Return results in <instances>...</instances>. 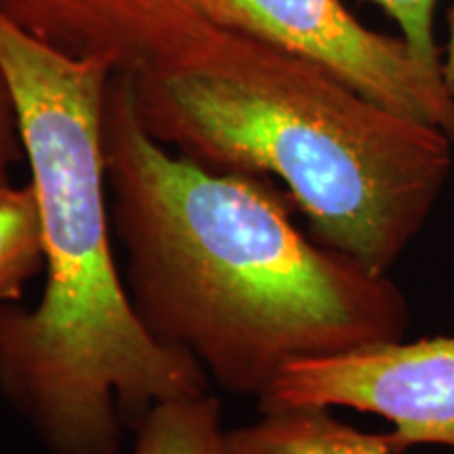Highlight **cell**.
Listing matches in <instances>:
<instances>
[{
	"instance_id": "6da1fadb",
	"label": "cell",
	"mask_w": 454,
	"mask_h": 454,
	"mask_svg": "<svg viewBox=\"0 0 454 454\" xmlns=\"http://www.w3.org/2000/svg\"><path fill=\"white\" fill-rule=\"evenodd\" d=\"M104 160L141 325L221 389L259 397L291 362L406 334L411 308L389 274L305 236L276 179L170 154L129 74L107 89Z\"/></svg>"
},
{
	"instance_id": "7a4b0ae2",
	"label": "cell",
	"mask_w": 454,
	"mask_h": 454,
	"mask_svg": "<svg viewBox=\"0 0 454 454\" xmlns=\"http://www.w3.org/2000/svg\"><path fill=\"white\" fill-rule=\"evenodd\" d=\"M0 64L43 221L44 291L0 314V394L53 454H118L158 402L208 391L141 325L112 253L104 160L110 61L72 57L0 13Z\"/></svg>"
},
{
	"instance_id": "3957f363",
	"label": "cell",
	"mask_w": 454,
	"mask_h": 454,
	"mask_svg": "<svg viewBox=\"0 0 454 454\" xmlns=\"http://www.w3.org/2000/svg\"><path fill=\"white\" fill-rule=\"evenodd\" d=\"M156 141L217 173L278 179L309 236L389 274L423 231L454 141L379 106L314 61L238 30L130 76Z\"/></svg>"
},
{
	"instance_id": "277c9868",
	"label": "cell",
	"mask_w": 454,
	"mask_h": 454,
	"mask_svg": "<svg viewBox=\"0 0 454 454\" xmlns=\"http://www.w3.org/2000/svg\"><path fill=\"white\" fill-rule=\"evenodd\" d=\"M257 404L259 412L351 408L391 423L394 454L414 446L454 450V334L402 337L291 362Z\"/></svg>"
},
{
	"instance_id": "5b68a950",
	"label": "cell",
	"mask_w": 454,
	"mask_h": 454,
	"mask_svg": "<svg viewBox=\"0 0 454 454\" xmlns=\"http://www.w3.org/2000/svg\"><path fill=\"white\" fill-rule=\"evenodd\" d=\"M219 26L314 61L364 98L454 141V95L404 38L362 26L340 0H213Z\"/></svg>"
},
{
	"instance_id": "8992f818",
	"label": "cell",
	"mask_w": 454,
	"mask_h": 454,
	"mask_svg": "<svg viewBox=\"0 0 454 454\" xmlns=\"http://www.w3.org/2000/svg\"><path fill=\"white\" fill-rule=\"evenodd\" d=\"M0 13L61 53L129 76L200 53L225 30L213 0H0Z\"/></svg>"
},
{
	"instance_id": "52a82bcc",
	"label": "cell",
	"mask_w": 454,
	"mask_h": 454,
	"mask_svg": "<svg viewBox=\"0 0 454 454\" xmlns=\"http://www.w3.org/2000/svg\"><path fill=\"white\" fill-rule=\"evenodd\" d=\"M227 454H394V448L387 434L351 427L333 408L301 406L265 411L227 429Z\"/></svg>"
},
{
	"instance_id": "ba28073f",
	"label": "cell",
	"mask_w": 454,
	"mask_h": 454,
	"mask_svg": "<svg viewBox=\"0 0 454 454\" xmlns=\"http://www.w3.org/2000/svg\"><path fill=\"white\" fill-rule=\"evenodd\" d=\"M135 434L133 454H227L221 402L208 391L158 402Z\"/></svg>"
},
{
	"instance_id": "9c48e42d",
	"label": "cell",
	"mask_w": 454,
	"mask_h": 454,
	"mask_svg": "<svg viewBox=\"0 0 454 454\" xmlns=\"http://www.w3.org/2000/svg\"><path fill=\"white\" fill-rule=\"evenodd\" d=\"M44 270L43 221L32 184L0 200V314Z\"/></svg>"
},
{
	"instance_id": "30bf717a",
	"label": "cell",
	"mask_w": 454,
	"mask_h": 454,
	"mask_svg": "<svg viewBox=\"0 0 454 454\" xmlns=\"http://www.w3.org/2000/svg\"><path fill=\"white\" fill-rule=\"evenodd\" d=\"M379 4L400 27L402 38L429 72L442 74V51L435 43L434 13L438 0H371Z\"/></svg>"
},
{
	"instance_id": "8fae6325",
	"label": "cell",
	"mask_w": 454,
	"mask_h": 454,
	"mask_svg": "<svg viewBox=\"0 0 454 454\" xmlns=\"http://www.w3.org/2000/svg\"><path fill=\"white\" fill-rule=\"evenodd\" d=\"M26 158L13 90L0 64V200L15 190L13 168Z\"/></svg>"
},
{
	"instance_id": "7c38bea8",
	"label": "cell",
	"mask_w": 454,
	"mask_h": 454,
	"mask_svg": "<svg viewBox=\"0 0 454 454\" xmlns=\"http://www.w3.org/2000/svg\"><path fill=\"white\" fill-rule=\"evenodd\" d=\"M442 72L444 81L454 95V0L448 9V47H446V61H442Z\"/></svg>"
}]
</instances>
